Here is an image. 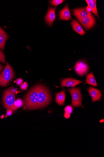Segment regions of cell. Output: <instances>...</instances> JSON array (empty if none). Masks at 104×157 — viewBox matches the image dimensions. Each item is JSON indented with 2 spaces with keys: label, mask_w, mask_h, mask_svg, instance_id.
<instances>
[{
  "label": "cell",
  "mask_w": 104,
  "mask_h": 157,
  "mask_svg": "<svg viewBox=\"0 0 104 157\" xmlns=\"http://www.w3.org/2000/svg\"><path fill=\"white\" fill-rule=\"evenodd\" d=\"M39 84L32 89L26 95L24 101L25 109H37Z\"/></svg>",
  "instance_id": "6da1fadb"
},
{
  "label": "cell",
  "mask_w": 104,
  "mask_h": 157,
  "mask_svg": "<svg viewBox=\"0 0 104 157\" xmlns=\"http://www.w3.org/2000/svg\"><path fill=\"white\" fill-rule=\"evenodd\" d=\"M51 99V94L48 89L39 84L37 109L43 108L47 106L50 103Z\"/></svg>",
  "instance_id": "7a4b0ae2"
},
{
  "label": "cell",
  "mask_w": 104,
  "mask_h": 157,
  "mask_svg": "<svg viewBox=\"0 0 104 157\" xmlns=\"http://www.w3.org/2000/svg\"><path fill=\"white\" fill-rule=\"evenodd\" d=\"M14 75L13 69L7 63L4 70L0 75V85L2 86H6L13 79Z\"/></svg>",
  "instance_id": "3957f363"
},
{
  "label": "cell",
  "mask_w": 104,
  "mask_h": 157,
  "mask_svg": "<svg viewBox=\"0 0 104 157\" xmlns=\"http://www.w3.org/2000/svg\"><path fill=\"white\" fill-rule=\"evenodd\" d=\"M72 98V105L74 107H81L82 95L79 88H73L68 90Z\"/></svg>",
  "instance_id": "277c9868"
},
{
  "label": "cell",
  "mask_w": 104,
  "mask_h": 157,
  "mask_svg": "<svg viewBox=\"0 0 104 157\" xmlns=\"http://www.w3.org/2000/svg\"><path fill=\"white\" fill-rule=\"evenodd\" d=\"M3 100L4 105L5 108L7 109H11L16 101L15 93L12 91V88H9L5 91Z\"/></svg>",
  "instance_id": "5b68a950"
},
{
  "label": "cell",
  "mask_w": 104,
  "mask_h": 157,
  "mask_svg": "<svg viewBox=\"0 0 104 157\" xmlns=\"http://www.w3.org/2000/svg\"><path fill=\"white\" fill-rule=\"evenodd\" d=\"M78 20L86 29H90L95 23V19L92 15Z\"/></svg>",
  "instance_id": "8992f818"
},
{
  "label": "cell",
  "mask_w": 104,
  "mask_h": 157,
  "mask_svg": "<svg viewBox=\"0 0 104 157\" xmlns=\"http://www.w3.org/2000/svg\"><path fill=\"white\" fill-rule=\"evenodd\" d=\"M56 6L53 8L49 7L48 12L45 19L46 22L49 26H52L53 22L56 19L55 10Z\"/></svg>",
  "instance_id": "52a82bcc"
},
{
  "label": "cell",
  "mask_w": 104,
  "mask_h": 157,
  "mask_svg": "<svg viewBox=\"0 0 104 157\" xmlns=\"http://www.w3.org/2000/svg\"><path fill=\"white\" fill-rule=\"evenodd\" d=\"M88 65L81 62H77L75 67L76 72L81 76L86 74L88 72Z\"/></svg>",
  "instance_id": "ba28073f"
},
{
  "label": "cell",
  "mask_w": 104,
  "mask_h": 157,
  "mask_svg": "<svg viewBox=\"0 0 104 157\" xmlns=\"http://www.w3.org/2000/svg\"><path fill=\"white\" fill-rule=\"evenodd\" d=\"M82 82V81L72 78H65L61 81V86L62 87H74Z\"/></svg>",
  "instance_id": "9c48e42d"
},
{
  "label": "cell",
  "mask_w": 104,
  "mask_h": 157,
  "mask_svg": "<svg viewBox=\"0 0 104 157\" xmlns=\"http://www.w3.org/2000/svg\"><path fill=\"white\" fill-rule=\"evenodd\" d=\"M71 13L69 10L67 4H66L63 9L59 12V20L70 21L71 20Z\"/></svg>",
  "instance_id": "30bf717a"
},
{
  "label": "cell",
  "mask_w": 104,
  "mask_h": 157,
  "mask_svg": "<svg viewBox=\"0 0 104 157\" xmlns=\"http://www.w3.org/2000/svg\"><path fill=\"white\" fill-rule=\"evenodd\" d=\"M74 15L78 19L83 18L92 15L91 12L87 11L84 8H80L73 10Z\"/></svg>",
  "instance_id": "8fae6325"
},
{
  "label": "cell",
  "mask_w": 104,
  "mask_h": 157,
  "mask_svg": "<svg viewBox=\"0 0 104 157\" xmlns=\"http://www.w3.org/2000/svg\"><path fill=\"white\" fill-rule=\"evenodd\" d=\"M88 91L92 98L93 102L98 101L101 99L102 94L99 90L90 87L88 89Z\"/></svg>",
  "instance_id": "7c38bea8"
},
{
  "label": "cell",
  "mask_w": 104,
  "mask_h": 157,
  "mask_svg": "<svg viewBox=\"0 0 104 157\" xmlns=\"http://www.w3.org/2000/svg\"><path fill=\"white\" fill-rule=\"evenodd\" d=\"M71 23L74 31L81 36L84 35L86 33L82 27L77 20L73 19Z\"/></svg>",
  "instance_id": "4fadbf2b"
},
{
  "label": "cell",
  "mask_w": 104,
  "mask_h": 157,
  "mask_svg": "<svg viewBox=\"0 0 104 157\" xmlns=\"http://www.w3.org/2000/svg\"><path fill=\"white\" fill-rule=\"evenodd\" d=\"M8 38L7 34L3 29L0 27V49L4 50L5 43Z\"/></svg>",
  "instance_id": "5bb4252c"
},
{
  "label": "cell",
  "mask_w": 104,
  "mask_h": 157,
  "mask_svg": "<svg viewBox=\"0 0 104 157\" xmlns=\"http://www.w3.org/2000/svg\"><path fill=\"white\" fill-rule=\"evenodd\" d=\"M65 92V90H64L56 94V101L59 105H63L65 103L66 98Z\"/></svg>",
  "instance_id": "9a60e30c"
},
{
  "label": "cell",
  "mask_w": 104,
  "mask_h": 157,
  "mask_svg": "<svg viewBox=\"0 0 104 157\" xmlns=\"http://www.w3.org/2000/svg\"><path fill=\"white\" fill-rule=\"evenodd\" d=\"M85 1L88 6L91 8L93 13L98 17H99L96 7V0H86Z\"/></svg>",
  "instance_id": "2e32d148"
},
{
  "label": "cell",
  "mask_w": 104,
  "mask_h": 157,
  "mask_svg": "<svg viewBox=\"0 0 104 157\" xmlns=\"http://www.w3.org/2000/svg\"><path fill=\"white\" fill-rule=\"evenodd\" d=\"M86 82L94 87L98 86V85L94 76L92 73L89 74L86 77Z\"/></svg>",
  "instance_id": "e0dca14e"
},
{
  "label": "cell",
  "mask_w": 104,
  "mask_h": 157,
  "mask_svg": "<svg viewBox=\"0 0 104 157\" xmlns=\"http://www.w3.org/2000/svg\"><path fill=\"white\" fill-rule=\"evenodd\" d=\"M24 105L23 101L20 98H18L15 102L14 104L11 108L13 111H16L18 109L20 108Z\"/></svg>",
  "instance_id": "ac0fdd59"
},
{
  "label": "cell",
  "mask_w": 104,
  "mask_h": 157,
  "mask_svg": "<svg viewBox=\"0 0 104 157\" xmlns=\"http://www.w3.org/2000/svg\"><path fill=\"white\" fill-rule=\"evenodd\" d=\"M64 1V0H53L50 2V4L52 6H56L62 4Z\"/></svg>",
  "instance_id": "d6986e66"
},
{
  "label": "cell",
  "mask_w": 104,
  "mask_h": 157,
  "mask_svg": "<svg viewBox=\"0 0 104 157\" xmlns=\"http://www.w3.org/2000/svg\"><path fill=\"white\" fill-rule=\"evenodd\" d=\"M0 62L5 63V56L3 52L0 50Z\"/></svg>",
  "instance_id": "ffe728a7"
},
{
  "label": "cell",
  "mask_w": 104,
  "mask_h": 157,
  "mask_svg": "<svg viewBox=\"0 0 104 157\" xmlns=\"http://www.w3.org/2000/svg\"><path fill=\"white\" fill-rule=\"evenodd\" d=\"M65 112L71 114L73 112V108L70 105L66 106L65 108Z\"/></svg>",
  "instance_id": "44dd1931"
},
{
  "label": "cell",
  "mask_w": 104,
  "mask_h": 157,
  "mask_svg": "<svg viewBox=\"0 0 104 157\" xmlns=\"http://www.w3.org/2000/svg\"><path fill=\"white\" fill-rule=\"evenodd\" d=\"M28 83L26 82H24L21 85L20 88L22 90H26L28 87Z\"/></svg>",
  "instance_id": "7402d4cb"
},
{
  "label": "cell",
  "mask_w": 104,
  "mask_h": 157,
  "mask_svg": "<svg viewBox=\"0 0 104 157\" xmlns=\"http://www.w3.org/2000/svg\"><path fill=\"white\" fill-rule=\"evenodd\" d=\"M13 114V110L11 109H8L7 112V114L5 117L8 116H11Z\"/></svg>",
  "instance_id": "603a6c76"
},
{
  "label": "cell",
  "mask_w": 104,
  "mask_h": 157,
  "mask_svg": "<svg viewBox=\"0 0 104 157\" xmlns=\"http://www.w3.org/2000/svg\"><path fill=\"white\" fill-rule=\"evenodd\" d=\"M23 80L21 78H19L16 81V84L19 85H20L22 83Z\"/></svg>",
  "instance_id": "cb8c5ba5"
},
{
  "label": "cell",
  "mask_w": 104,
  "mask_h": 157,
  "mask_svg": "<svg viewBox=\"0 0 104 157\" xmlns=\"http://www.w3.org/2000/svg\"><path fill=\"white\" fill-rule=\"evenodd\" d=\"M64 116L66 118L68 119L70 117V114L66 112H65Z\"/></svg>",
  "instance_id": "d4e9b609"
},
{
  "label": "cell",
  "mask_w": 104,
  "mask_h": 157,
  "mask_svg": "<svg viewBox=\"0 0 104 157\" xmlns=\"http://www.w3.org/2000/svg\"><path fill=\"white\" fill-rule=\"evenodd\" d=\"M86 9L87 11L88 12H91V11H92V10H91V8L88 6H87L86 7Z\"/></svg>",
  "instance_id": "484cf974"
},
{
  "label": "cell",
  "mask_w": 104,
  "mask_h": 157,
  "mask_svg": "<svg viewBox=\"0 0 104 157\" xmlns=\"http://www.w3.org/2000/svg\"><path fill=\"white\" fill-rule=\"evenodd\" d=\"M3 68V67L2 66L1 64H0V73H1V72Z\"/></svg>",
  "instance_id": "4316f807"
},
{
  "label": "cell",
  "mask_w": 104,
  "mask_h": 157,
  "mask_svg": "<svg viewBox=\"0 0 104 157\" xmlns=\"http://www.w3.org/2000/svg\"><path fill=\"white\" fill-rule=\"evenodd\" d=\"M12 91L13 93H15V92H16V89H12Z\"/></svg>",
  "instance_id": "83f0119b"
}]
</instances>
